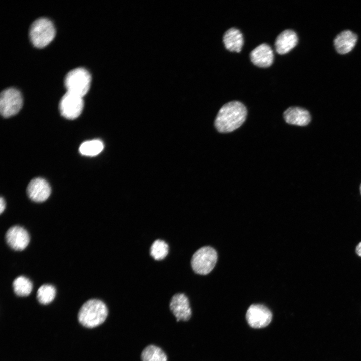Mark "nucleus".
Masks as SVG:
<instances>
[{
	"label": "nucleus",
	"instance_id": "20e7f679",
	"mask_svg": "<svg viewBox=\"0 0 361 361\" xmlns=\"http://www.w3.org/2000/svg\"><path fill=\"white\" fill-rule=\"evenodd\" d=\"M91 75L84 68H76L69 71L64 79L67 92L83 97L88 91Z\"/></svg>",
	"mask_w": 361,
	"mask_h": 361
},
{
	"label": "nucleus",
	"instance_id": "4be33fe9",
	"mask_svg": "<svg viewBox=\"0 0 361 361\" xmlns=\"http://www.w3.org/2000/svg\"><path fill=\"white\" fill-rule=\"evenodd\" d=\"M6 207V203L4 199L1 197L0 199V212L2 214L4 211Z\"/></svg>",
	"mask_w": 361,
	"mask_h": 361
},
{
	"label": "nucleus",
	"instance_id": "39448f33",
	"mask_svg": "<svg viewBox=\"0 0 361 361\" xmlns=\"http://www.w3.org/2000/svg\"><path fill=\"white\" fill-rule=\"evenodd\" d=\"M217 260L216 250L210 246H204L193 254L191 259V266L195 273L204 275L213 270Z\"/></svg>",
	"mask_w": 361,
	"mask_h": 361
},
{
	"label": "nucleus",
	"instance_id": "dca6fc26",
	"mask_svg": "<svg viewBox=\"0 0 361 361\" xmlns=\"http://www.w3.org/2000/svg\"><path fill=\"white\" fill-rule=\"evenodd\" d=\"M223 41L227 50L236 52L241 51L244 43L242 34L236 28H231L225 32Z\"/></svg>",
	"mask_w": 361,
	"mask_h": 361
},
{
	"label": "nucleus",
	"instance_id": "6ab92c4d",
	"mask_svg": "<svg viewBox=\"0 0 361 361\" xmlns=\"http://www.w3.org/2000/svg\"><path fill=\"white\" fill-rule=\"evenodd\" d=\"M103 142L97 139L85 141L79 147V152L83 155L94 156L99 154L103 149Z\"/></svg>",
	"mask_w": 361,
	"mask_h": 361
},
{
	"label": "nucleus",
	"instance_id": "423d86ee",
	"mask_svg": "<svg viewBox=\"0 0 361 361\" xmlns=\"http://www.w3.org/2000/svg\"><path fill=\"white\" fill-rule=\"evenodd\" d=\"M23 99L20 91L14 88H9L3 91L0 97V111L5 118L16 114L20 110Z\"/></svg>",
	"mask_w": 361,
	"mask_h": 361
},
{
	"label": "nucleus",
	"instance_id": "9d476101",
	"mask_svg": "<svg viewBox=\"0 0 361 361\" xmlns=\"http://www.w3.org/2000/svg\"><path fill=\"white\" fill-rule=\"evenodd\" d=\"M169 307L177 321H186L191 317V309L188 297L183 293H177L171 299Z\"/></svg>",
	"mask_w": 361,
	"mask_h": 361
},
{
	"label": "nucleus",
	"instance_id": "aec40b11",
	"mask_svg": "<svg viewBox=\"0 0 361 361\" xmlns=\"http://www.w3.org/2000/svg\"><path fill=\"white\" fill-rule=\"evenodd\" d=\"M169 246L164 240L157 239L152 244L150 248V254L155 260L164 259L168 255Z\"/></svg>",
	"mask_w": 361,
	"mask_h": 361
},
{
	"label": "nucleus",
	"instance_id": "f257e3e1",
	"mask_svg": "<svg viewBox=\"0 0 361 361\" xmlns=\"http://www.w3.org/2000/svg\"><path fill=\"white\" fill-rule=\"evenodd\" d=\"M246 116L247 109L243 103L238 101H230L220 109L215 126L219 132H231L242 125Z\"/></svg>",
	"mask_w": 361,
	"mask_h": 361
},
{
	"label": "nucleus",
	"instance_id": "5701e85b",
	"mask_svg": "<svg viewBox=\"0 0 361 361\" xmlns=\"http://www.w3.org/2000/svg\"><path fill=\"white\" fill-rule=\"evenodd\" d=\"M355 252L357 255L361 257V242H360L356 246Z\"/></svg>",
	"mask_w": 361,
	"mask_h": 361
},
{
	"label": "nucleus",
	"instance_id": "7ed1b4c3",
	"mask_svg": "<svg viewBox=\"0 0 361 361\" xmlns=\"http://www.w3.org/2000/svg\"><path fill=\"white\" fill-rule=\"evenodd\" d=\"M55 30L52 22L47 18H40L31 25L29 37L33 45L37 48H43L53 39Z\"/></svg>",
	"mask_w": 361,
	"mask_h": 361
},
{
	"label": "nucleus",
	"instance_id": "f3484780",
	"mask_svg": "<svg viewBox=\"0 0 361 361\" xmlns=\"http://www.w3.org/2000/svg\"><path fill=\"white\" fill-rule=\"evenodd\" d=\"M141 359L142 361H167L165 353L154 345H149L143 350Z\"/></svg>",
	"mask_w": 361,
	"mask_h": 361
},
{
	"label": "nucleus",
	"instance_id": "f8f14e48",
	"mask_svg": "<svg viewBox=\"0 0 361 361\" xmlns=\"http://www.w3.org/2000/svg\"><path fill=\"white\" fill-rule=\"evenodd\" d=\"M251 62L256 66L266 68L271 65L274 55L271 47L263 43L254 48L250 54Z\"/></svg>",
	"mask_w": 361,
	"mask_h": 361
},
{
	"label": "nucleus",
	"instance_id": "9b49d317",
	"mask_svg": "<svg viewBox=\"0 0 361 361\" xmlns=\"http://www.w3.org/2000/svg\"><path fill=\"white\" fill-rule=\"evenodd\" d=\"M29 198L36 202H42L46 200L51 194V187L44 179L35 178L29 183L27 188Z\"/></svg>",
	"mask_w": 361,
	"mask_h": 361
},
{
	"label": "nucleus",
	"instance_id": "b1692460",
	"mask_svg": "<svg viewBox=\"0 0 361 361\" xmlns=\"http://www.w3.org/2000/svg\"><path fill=\"white\" fill-rule=\"evenodd\" d=\"M359 189H360V194H361V184L360 185Z\"/></svg>",
	"mask_w": 361,
	"mask_h": 361
},
{
	"label": "nucleus",
	"instance_id": "0eeeda50",
	"mask_svg": "<svg viewBox=\"0 0 361 361\" xmlns=\"http://www.w3.org/2000/svg\"><path fill=\"white\" fill-rule=\"evenodd\" d=\"M84 106L82 97L67 92L59 103L60 112L68 119H75L81 113Z\"/></svg>",
	"mask_w": 361,
	"mask_h": 361
},
{
	"label": "nucleus",
	"instance_id": "4468645a",
	"mask_svg": "<svg viewBox=\"0 0 361 361\" xmlns=\"http://www.w3.org/2000/svg\"><path fill=\"white\" fill-rule=\"evenodd\" d=\"M297 42L298 37L296 33L290 29L285 30L281 32L276 39V51L279 54H286L295 47Z\"/></svg>",
	"mask_w": 361,
	"mask_h": 361
},
{
	"label": "nucleus",
	"instance_id": "f03ea898",
	"mask_svg": "<svg viewBox=\"0 0 361 361\" xmlns=\"http://www.w3.org/2000/svg\"><path fill=\"white\" fill-rule=\"evenodd\" d=\"M108 313V308L103 301L92 299L81 307L78 313V320L85 327L94 328L105 321Z\"/></svg>",
	"mask_w": 361,
	"mask_h": 361
},
{
	"label": "nucleus",
	"instance_id": "2eb2a0df",
	"mask_svg": "<svg viewBox=\"0 0 361 361\" xmlns=\"http://www.w3.org/2000/svg\"><path fill=\"white\" fill-rule=\"evenodd\" d=\"M357 36L350 30H346L338 34L334 40V45L337 52L344 54L350 52L354 47Z\"/></svg>",
	"mask_w": 361,
	"mask_h": 361
},
{
	"label": "nucleus",
	"instance_id": "6e6552de",
	"mask_svg": "<svg viewBox=\"0 0 361 361\" xmlns=\"http://www.w3.org/2000/svg\"><path fill=\"white\" fill-rule=\"evenodd\" d=\"M271 311L262 304H252L248 309L246 319L253 328H262L268 326L272 320Z\"/></svg>",
	"mask_w": 361,
	"mask_h": 361
},
{
	"label": "nucleus",
	"instance_id": "a211bd4d",
	"mask_svg": "<svg viewBox=\"0 0 361 361\" xmlns=\"http://www.w3.org/2000/svg\"><path fill=\"white\" fill-rule=\"evenodd\" d=\"M13 287L15 293L19 296H27L31 292L33 285L29 279L20 276L17 277L13 282Z\"/></svg>",
	"mask_w": 361,
	"mask_h": 361
},
{
	"label": "nucleus",
	"instance_id": "1a4fd4ad",
	"mask_svg": "<svg viewBox=\"0 0 361 361\" xmlns=\"http://www.w3.org/2000/svg\"><path fill=\"white\" fill-rule=\"evenodd\" d=\"M5 239L8 245L16 251L25 249L30 242L28 232L20 226L10 227L6 232Z\"/></svg>",
	"mask_w": 361,
	"mask_h": 361
},
{
	"label": "nucleus",
	"instance_id": "ddd939ff",
	"mask_svg": "<svg viewBox=\"0 0 361 361\" xmlns=\"http://www.w3.org/2000/svg\"><path fill=\"white\" fill-rule=\"evenodd\" d=\"M283 116L286 123L299 126L307 125L311 120L310 114L308 110L297 106L287 108L284 111Z\"/></svg>",
	"mask_w": 361,
	"mask_h": 361
},
{
	"label": "nucleus",
	"instance_id": "412c9836",
	"mask_svg": "<svg viewBox=\"0 0 361 361\" xmlns=\"http://www.w3.org/2000/svg\"><path fill=\"white\" fill-rule=\"evenodd\" d=\"M56 293V289L53 285L43 284L38 289L37 298L41 304H48L54 300Z\"/></svg>",
	"mask_w": 361,
	"mask_h": 361
}]
</instances>
